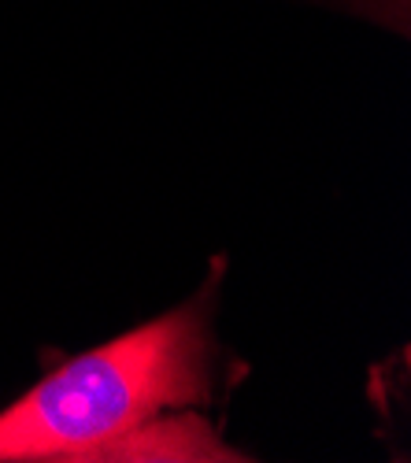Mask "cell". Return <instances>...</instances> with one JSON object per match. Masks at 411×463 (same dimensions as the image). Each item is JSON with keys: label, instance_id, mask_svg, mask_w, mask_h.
<instances>
[{"label": "cell", "instance_id": "1", "mask_svg": "<svg viewBox=\"0 0 411 463\" xmlns=\"http://www.w3.org/2000/svg\"><path fill=\"white\" fill-rule=\"evenodd\" d=\"M208 393V349L190 312L148 323L67 364L0 415V459H219L222 449L153 419Z\"/></svg>", "mask_w": 411, "mask_h": 463}]
</instances>
